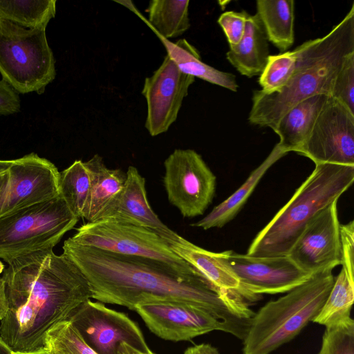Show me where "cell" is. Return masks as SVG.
I'll list each match as a JSON object with an SVG mask.
<instances>
[{
    "mask_svg": "<svg viewBox=\"0 0 354 354\" xmlns=\"http://www.w3.org/2000/svg\"><path fill=\"white\" fill-rule=\"evenodd\" d=\"M20 109L18 93L4 80H0V115H10Z\"/></svg>",
    "mask_w": 354,
    "mask_h": 354,
    "instance_id": "obj_35",
    "label": "cell"
},
{
    "mask_svg": "<svg viewBox=\"0 0 354 354\" xmlns=\"http://www.w3.org/2000/svg\"><path fill=\"white\" fill-rule=\"evenodd\" d=\"M354 181V166L316 164L292 198L252 240L247 254L286 256L307 223Z\"/></svg>",
    "mask_w": 354,
    "mask_h": 354,
    "instance_id": "obj_4",
    "label": "cell"
},
{
    "mask_svg": "<svg viewBox=\"0 0 354 354\" xmlns=\"http://www.w3.org/2000/svg\"><path fill=\"white\" fill-rule=\"evenodd\" d=\"M318 354H354V321L351 317L326 327Z\"/></svg>",
    "mask_w": 354,
    "mask_h": 354,
    "instance_id": "obj_31",
    "label": "cell"
},
{
    "mask_svg": "<svg viewBox=\"0 0 354 354\" xmlns=\"http://www.w3.org/2000/svg\"><path fill=\"white\" fill-rule=\"evenodd\" d=\"M353 300L354 273L342 267L323 306L312 322L328 327L349 319Z\"/></svg>",
    "mask_w": 354,
    "mask_h": 354,
    "instance_id": "obj_26",
    "label": "cell"
},
{
    "mask_svg": "<svg viewBox=\"0 0 354 354\" xmlns=\"http://www.w3.org/2000/svg\"><path fill=\"white\" fill-rule=\"evenodd\" d=\"M55 13V0H0V19L27 29L46 28Z\"/></svg>",
    "mask_w": 354,
    "mask_h": 354,
    "instance_id": "obj_28",
    "label": "cell"
},
{
    "mask_svg": "<svg viewBox=\"0 0 354 354\" xmlns=\"http://www.w3.org/2000/svg\"><path fill=\"white\" fill-rule=\"evenodd\" d=\"M297 51H286L269 55L267 64L259 75L261 91L270 93L278 92L288 83L295 69Z\"/></svg>",
    "mask_w": 354,
    "mask_h": 354,
    "instance_id": "obj_29",
    "label": "cell"
},
{
    "mask_svg": "<svg viewBox=\"0 0 354 354\" xmlns=\"http://www.w3.org/2000/svg\"><path fill=\"white\" fill-rule=\"evenodd\" d=\"M156 35L165 46L167 55L182 73L232 91H237L239 86L235 75L204 63L198 50L186 39H181L172 42Z\"/></svg>",
    "mask_w": 354,
    "mask_h": 354,
    "instance_id": "obj_22",
    "label": "cell"
},
{
    "mask_svg": "<svg viewBox=\"0 0 354 354\" xmlns=\"http://www.w3.org/2000/svg\"><path fill=\"white\" fill-rule=\"evenodd\" d=\"M184 354H221L218 350L209 344H201L187 348Z\"/></svg>",
    "mask_w": 354,
    "mask_h": 354,
    "instance_id": "obj_36",
    "label": "cell"
},
{
    "mask_svg": "<svg viewBox=\"0 0 354 354\" xmlns=\"http://www.w3.org/2000/svg\"><path fill=\"white\" fill-rule=\"evenodd\" d=\"M189 4V0H152L147 10V24L167 39L178 37L190 28Z\"/></svg>",
    "mask_w": 354,
    "mask_h": 354,
    "instance_id": "obj_25",
    "label": "cell"
},
{
    "mask_svg": "<svg viewBox=\"0 0 354 354\" xmlns=\"http://www.w3.org/2000/svg\"><path fill=\"white\" fill-rule=\"evenodd\" d=\"M84 163L90 174L91 190L84 218L93 222L121 191L127 174L120 169L107 168L98 154Z\"/></svg>",
    "mask_w": 354,
    "mask_h": 354,
    "instance_id": "obj_23",
    "label": "cell"
},
{
    "mask_svg": "<svg viewBox=\"0 0 354 354\" xmlns=\"http://www.w3.org/2000/svg\"><path fill=\"white\" fill-rule=\"evenodd\" d=\"M134 310L152 333L165 340H190L214 330L233 335L232 328L224 322L209 312L189 304L149 302L137 305Z\"/></svg>",
    "mask_w": 354,
    "mask_h": 354,
    "instance_id": "obj_15",
    "label": "cell"
},
{
    "mask_svg": "<svg viewBox=\"0 0 354 354\" xmlns=\"http://www.w3.org/2000/svg\"><path fill=\"white\" fill-rule=\"evenodd\" d=\"M12 162V160H0V174L7 172Z\"/></svg>",
    "mask_w": 354,
    "mask_h": 354,
    "instance_id": "obj_40",
    "label": "cell"
},
{
    "mask_svg": "<svg viewBox=\"0 0 354 354\" xmlns=\"http://www.w3.org/2000/svg\"><path fill=\"white\" fill-rule=\"evenodd\" d=\"M332 271L313 274L254 313L243 340V354H270L299 335L323 306L334 282Z\"/></svg>",
    "mask_w": 354,
    "mask_h": 354,
    "instance_id": "obj_5",
    "label": "cell"
},
{
    "mask_svg": "<svg viewBox=\"0 0 354 354\" xmlns=\"http://www.w3.org/2000/svg\"><path fill=\"white\" fill-rule=\"evenodd\" d=\"M46 28L27 29L0 19V73L18 93H41L55 77Z\"/></svg>",
    "mask_w": 354,
    "mask_h": 354,
    "instance_id": "obj_6",
    "label": "cell"
},
{
    "mask_svg": "<svg viewBox=\"0 0 354 354\" xmlns=\"http://www.w3.org/2000/svg\"><path fill=\"white\" fill-rule=\"evenodd\" d=\"M337 201L329 204L307 223L287 254L310 275L333 270L341 263Z\"/></svg>",
    "mask_w": 354,
    "mask_h": 354,
    "instance_id": "obj_14",
    "label": "cell"
},
{
    "mask_svg": "<svg viewBox=\"0 0 354 354\" xmlns=\"http://www.w3.org/2000/svg\"><path fill=\"white\" fill-rule=\"evenodd\" d=\"M296 152L315 165L354 166V114L330 96Z\"/></svg>",
    "mask_w": 354,
    "mask_h": 354,
    "instance_id": "obj_11",
    "label": "cell"
},
{
    "mask_svg": "<svg viewBox=\"0 0 354 354\" xmlns=\"http://www.w3.org/2000/svg\"><path fill=\"white\" fill-rule=\"evenodd\" d=\"M70 239L81 245L153 259L185 272H198L179 257L158 233L142 226L99 219L82 225Z\"/></svg>",
    "mask_w": 354,
    "mask_h": 354,
    "instance_id": "obj_8",
    "label": "cell"
},
{
    "mask_svg": "<svg viewBox=\"0 0 354 354\" xmlns=\"http://www.w3.org/2000/svg\"><path fill=\"white\" fill-rule=\"evenodd\" d=\"M4 269L5 268L3 264L2 263L1 261H0V274L3 272Z\"/></svg>",
    "mask_w": 354,
    "mask_h": 354,
    "instance_id": "obj_43",
    "label": "cell"
},
{
    "mask_svg": "<svg viewBox=\"0 0 354 354\" xmlns=\"http://www.w3.org/2000/svg\"><path fill=\"white\" fill-rule=\"evenodd\" d=\"M330 97L354 114V52L345 58L333 82Z\"/></svg>",
    "mask_w": 354,
    "mask_h": 354,
    "instance_id": "obj_32",
    "label": "cell"
},
{
    "mask_svg": "<svg viewBox=\"0 0 354 354\" xmlns=\"http://www.w3.org/2000/svg\"><path fill=\"white\" fill-rule=\"evenodd\" d=\"M195 77L182 73L167 55L153 75L146 77L142 94L147 101L145 128L151 136L165 133L176 120Z\"/></svg>",
    "mask_w": 354,
    "mask_h": 354,
    "instance_id": "obj_16",
    "label": "cell"
},
{
    "mask_svg": "<svg viewBox=\"0 0 354 354\" xmlns=\"http://www.w3.org/2000/svg\"><path fill=\"white\" fill-rule=\"evenodd\" d=\"M329 97L319 94L306 98L281 118L273 131L279 137L277 145L283 153L296 152L302 145Z\"/></svg>",
    "mask_w": 354,
    "mask_h": 354,
    "instance_id": "obj_19",
    "label": "cell"
},
{
    "mask_svg": "<svg viewBox=\"0 0 354 354\" xmlns=\"http://www.w3.org/2000/svg\"><path fill=\"white\" fill-rule=\"evenodd\" d=\"M14 354H21V353H15ZM25 354H50L48 351L43 350L37 352L30 353H25Z\"/></svg>",
    "mask_w": 354,
    "mask_h": 354,
    "instance_id": "obj_42",
    "label": "cell"
},
{
    "mask_svg": "<svg viewBox=\"0 0 354 354\" xmlns=\"http://www.w3.org/2000/svg\"><path fill=\"white\" fill-rule=\"evenodd\" d=\"M256 7L268 41L286 52L295 41V1L258 0Z\"/></svg>",
    "mask_w": 354,
    "mask_h": 354,
    "instance_id": "obj_24",
    "label": "cell"
},
{
    "mask_svg": "<svg viewBox=\"0 0 354 354\" xmlns=\"http://www.w3.org/2000/svg\"><path fill=\"white\" fill-rule=\"evenodd\" d=\"M0 196V218L59 196V171L48 160L30 153L12 160Z\"/></svg>",
    "mask_w": 354,
    "mask_h": 354,
    "instance_id": "obj_13",
    "label": "cell"
},
{
    "mask_svg": "<svg viewBox=\"0 0 354 354\" xmlns=\"http://www.w3.org/2000/svg\"><path fill=\"white\" fill-rule=\"evenodd\" d=\"M8 311V301L6 295L5 283L0 277V321L2 320Z\"/></svg>",
    "mask_w": 354,
    "mask_h": 354,
    "instance_id": "obj_37",
    "label": "cell"
},
{
    "mask_svg": "<svg viewBox=\"0 0 354 354\" xmlns=\"http://www.w3.org/2000/svg\"><path fill=\"white\" fill-rule=\"evenodd\" d=\"M118 354H154L151 351L148 353L141 352L129 344L122 342L118 349Z\"/></svg>",
    "mask_w": 354,
    "mask_h": 354,
    "instance_id": "obj_38",
    "label": "cell"
},
{
    "mask_svg": "<svg viewBox=\"0 0 354 354\" xmlns=\"http://www.w3.org/2000/svg\"><path fill=\"white\" fill-rule=\"evenodd\" d=\"M295 50V69L286 86L278 92H253L250 124L274 130L281 118L299 102L319 94L330 96L345 58L354 52V3L325 36L308 40Z\"/></svg>",
    "mask_w": 354,
    "mask_h": 354,
    "instance_id": "obj_3",
    "label": "cell"
},
{
    "mask_svg": "<svg viewBox=\"0 0 354 354\" xmlns=\"http://www.w3.org/2000/svg\"><path fill=\"white\" fill-rule=\"evenodd\" d=\"M68 320L97 354H118L122 342L143 353L151 351L136 323L102 303L84 301Z\"/></svg>",
    "mask_w": 354,
    "mask_h": 354,
    "instance_id": "obj_10",
    "label": "cell"
},
{
    "mask_svg": "<svg viewBox=\"0 0 354 354\" xmlns=\"http://www.w3.org/2000/svg\"><path fill=\"white\" fill-rule=\"evenodd\" d=\"M183 260L196 270L218 292L248 301L227 259V250L214 252L180 237L169 244Z\"/></svg>",
    "mask_w": 354,
    "mask_h": 354,
    "instance_id": "obj_18",
    "label": "cell"
},
{
    "mask_svg": "<svg viewBox=\"0 0 354 354\" xmlns=\"http://www.w3.org/2000/svg\"><path fill=\"white\" fill-rule=\"evenodd\" d=\"M0 354H14V352L0 337Z\"/></svg>",
    "mask_w": 354,
    "mask_h": 354,
    "instance_id": "obj_41",
    "label": "cell"
},
{
    "mask_svg": "<svg viewBox=\"0 0 354 354\" xmlns=\"http://www.w3.org/2000/svg\"><path fill=\"white\" fill-rule=\"evenodd\" d=\"M46 350L50 354H97L70 320L59 322L47 333Z\"/></svg>",
    "mask_w": 354,
    "mask_h": 354,
    "instance_id": "obj_30",
    "label": "cell"
},
{
    "mask_svg": "<svg viewBox=\"0 0 354 354\" xmlns=\"http://www.w3.org/2000/svg\"><path fill=\"white\" fill-rule=\"evenodd\" d=\"M164 187L169 202L185 218L203 215L214 198L216 177L193 149H175L165 160Z\"/></svg>",
    "mask_w": 354,
    "mask_h": 354,
    "instance_id": "obj_9",
    "label": "cell"
},
{
    "mask_svg": "<svg viewBox=\"0 0 354 354\" xmlns=\"http://www.w3.org/2000/svg\"><path fill=\"white\" fill-rule=\"evenodd\" d=\"M341 263L354 273V221L340 225Z\"/></svg>",
    "mask_w": 354,
    "mask_h": 354,
    "instance_id": "obj_34",
    "label": "cell"
},
{
    "mask_svg": "<svg viewBox=\"0 0 354 354\" xmlns=\"http://www.w3.org/2000/svg\"><path fill=\"white\" fill-rule=\"evenodd\" d=\"M8 181V171L0 174V196L4 192Z\"/></svg>",
    "mask_w": 354,
    "mask_h": 354,
    "instance_id": "obj_39",
    "label": "cell"
},
{
    "mask_svg": "<svg viewBox=\"0 0 354 354\" xmlns=\"http://www.w3.org/2000/svg\"><path fill=\"white\" fill-rule=\"evenodd\" d=\"M248 13L241 12L227 11L222 13L218 24L223 29L230 46H235L241 40L245 30Z\"/></svg>",
    "mask_w": 354,
    "mask_h": 354,
    "instance_id": "obj_33",
    "label": "cell"
},
{
    "mask_svg": "<svg viewBox=\"0 0 354 354\" xmlns=\"http://www.w3.org/2000/svg\"><path fill=\"white\" fill-rule=\"evenodd\" d=\"M91 190L89 171L81 160L59 172V195L78 219L84 218Z\"/></svg>",
    "mask_w": 354,
    "mask_h": 354,
    "instance_id": "obj_27",
    "label": "cell"
},
{
    "mask_svg": "<svg viewBox=\"0 0 354 354\" xmlns=\"http://www.w3.org/2000/svg\"><path fill=\"white\" fill-rule=\"evenodd\" d=\"M86 278L92 298L134 310L139 304L174 301L200 307L227 324L243 340L254 313L245 300L218 292L198 272L164 262L84 246L70 237L62 246Z\"/></svg>",
    "mask_w": 354,
    "mask_h": 354,
    "instance_id": "obj_1",
    "label": "cell"
},
{
    "mask_svg": "<svg viewBox=\"0 0 354 354\" xmlns=\"http://www.w3.org/2000/svg\"><path fill=\"white\" fill-rule=\"evenodd\" d=\"M8 264L2 276L8 311L1 320L0 337L15 353L46 350L47 333L92 298L89 283L66 254L57 255L53 248Z\"/></svg>",
    "mask_w": 354,
    "mask_h": 354,
    "instance_id": "obj_2",
    "label": "cell"
},
{
    "mask_svg": "<svg viewBox=\"0 0 354 354\" xmlns=\"http://www.w3.org/2000/svg\"><path fill=\"white\" fill-rule=\"evenodd\" d=\"M268 40L257 14H248L244 35L226 53L228 62L243 75H260L269 57Z\"/></svg>",
    "mask_w": 354,
    "mask_h": 354,
    "instance_id": "obj_20",
    "label": "cell"
},
{
    "mask_svg": "<svg viewBox=\"0 0 354 354\" xmlns=\"http://www.w3.org/2000/svg\"><path fill=\"white\" fill-rule=\"evenodd\" d=\"M286 154L276 145L266 158L232 194L215 206L204 218L191 225L206 230L213 227L221 228L231 221L243 208L267 171Z\"/></svg>",
    "mask_w": 354,
    "mask_h": 354,
    "instance_id": "obj_21",
    "label": "cell"
},
{
    "mask_svg": "<svg viewBox=\"0 0 354 354\" xmlns=\"http://www.w3.org/2000/svg\"><path fill=\"white\" fill-rule=\"evenodd\" d=\"M79 219L59 195L0 218V259L53 248Z\"/></svg>",
    "mask_w": 354,
    "mask_h": 354,
    "instance_id": "obj_7",
    "label": "cell"
},
{
    "mask_svg": "<svg viewBox=\"0 0 354 354\" xmlns=\"http://www.w3.org/2000/svg\"><path fill=\"white\" fill-rule=\"evenodd\" d=\"M124 187L100 214L97 220L110 218L151 230L168 244L180 235L163 223L151 209L147 196L145 179L133 166L126 171Z\"/></svg>",
    "mask_w": 354,
    "mask_h": 354,
    "instance_id": "obj_17",
    "label": "cell"
},
{
    "mask_svg": "<svg viewBox=\"0 0 354 354\" xmlns=\"http://www.w3.org/2000/svg\"><path fill=\"white\" fill-rule=\"evenodd\" d=\"M227 259L248 301L259 299L262 294L288 292L313 276L287 255L259 257L227 250Z\"/></svg>",
    "mask_w": 354,
    "mask_h": 354,
    "instance_id": "obj_12",
    "label": "cell"
}]
</instances>
